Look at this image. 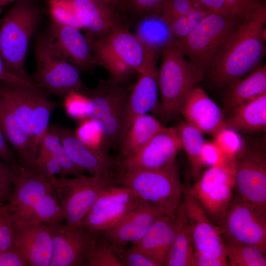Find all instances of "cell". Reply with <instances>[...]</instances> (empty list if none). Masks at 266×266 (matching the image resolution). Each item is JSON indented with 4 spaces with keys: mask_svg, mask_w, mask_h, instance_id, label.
Segmentation results:
<instances>
[{
    "mask_svg": "<svg viewBox=\"0 0 266 266\" xmlns=\"http://www.w3.org/2000/svg\"><path fill=\"white\" fill-rule=\"evenodd\" d=\"M266 3L260 4L243 20L231 42L209 71L220 87L241 78L261 66L266 54Z\"/></svg>",
    "mask_w": 266,
    "mask_h": 266,
    "instance_id": "obj_1",
    "label": "cell"
},
{
    "mask_svg": "<svg viewBox=\"0 0 266 266\" xmlns=\"http://www.w3.org/2000/svg\"><path fill=\"white\" fill-rule=\"evenodd\" d=\"M7 204L14 220L45 224L65 222L51 181L33 167L20 164L14 166L13 192Z\"/></svg>",
    "mask_w": 266,
    "mask_h": 266,
    "instance_id": "obj_2",
    "label": "cell"
},
{
    "mask_svg": "<svg viewBox=\"0 0 266 266\" xmlns=\"http://www.w3.org/2000/svg\"><path fill=\"white\" fill-rule=\"evenodd\" d=\"M42 11L41 0L17 1L1 18L0 26V54L6 68L31 83L25 63L30 42L41 21Z\"/></svg>",
    "mask_w": 266,
    "mask_h": 266,
    "instance_id": "obj_3",
    "label": "cell"
},
{
    "mask_svg": "<svg viewBox=\"0 0 266 266\" xmlns=\"http://www.w3.org/2000/svg\"><path fill=\"white\" fill-rule=\"evenodd\" d=\"M245 18L210 12L188 35L176 39V44L202 78L228 47Z\"/></svg>",
    "mask_w": 266,
    "mask_h": 266,
    "instance_id": "obj_4",
    "label": "cell"
},
{
    "mask_svg": "<svg viewBox=\"0 0 266 266\" xmlns=\"http://www.w3.org/2000/svg\"><path fill=\"white\" fill-rule=\"evenodd\" d=\"M117 181L165 215L174 214L183 202L184 186L176 161L159 169L121 171Z\"/></svg>",
    "mask_w": 266,
    "mask_h": 266,
    "instance_id": "obj_5",
    "label": "cell"
},
{
    "mask_svg": "<svg viewBox=\"0 0 266 266\" xmlns=\"http://www.w3.org/2000/svg\"><path fill=\"white\" fill-rule=\"evenodd\" d=\"M158 70V82L163 118L170 120L179 113L183 100L202 77L195 66L186 58L175 42L163 48Z\"/></svg>",
    "mask_w": 266,
    "mask_h": 266,
    "instance_id": "obj_6",
    "label": "cell"
},
{
    "mask_svg": "<svg viewBox=\"0 0 266 266\" xmlns=\"http://www.w3.org/2000/svg\"><path fill=\"white\" fill-rule=\"evenodd\" d=\"M131 90L109 79L100 80L95 88L84 93L89 100L88 119L95 123L102 136L101 150L120 143Z\"/></svg>",
    "mask_w": 266,
    "mask_h": 266,
    "instance_id": "obj_7",
    "label": "cell"
},
{
    "mask_svg": "<svg viewBox=\"0 0 266 266\" xmlns=\"http://www.w3.org/2000/svg\"><path fill=\"white\" fill-rule=\"evenodd\" d=\"M34 51L36 66L30 76L34 85L63 99L72 91L86 92L88 88L79 70L53 47L44 33L36 35Z\"/></svg>",
    "mask_w": 266,
    "mask_h": 266,
    "instance_id": "obj_8",
    "label": "cell"
},
{
    "mask_svg": "<svg viewBox=\"0 0 266 266\" xmlns=\"http://www.w3.org/2000/svg\"><path fill=\"white\" fill-rule=\"evenodd\" d=\"M49 179L63 210L64 222L72 227L81 226L104 190L111 186L119 185L116 174L91 176L83 174L73 178L53 177Z\"/></svg>",
    "mask_w": 266,
    "mask_h": 266,
    "instance_id": "obj_9",
    "label": "cell"
},
{
    "mask_svg": "<svg viewBox=\"0 0 266 266\" xmlns=\"http://www.w3.org/2000/svg\"><path fill=\"white\" fill-rule=\"evenodd\" d=\"M0 96L37 142L49 126L52 112L60 105L33 84L1 82Z\"/></svg>",
    "mask_w": 266,
    "mask_h": 266,
    "instance_id": "obj_10",
    "label": "cell"
},
{
    "mask_svg": "<svg viewBox=\"0 0 266 266\" xmlns=\"http://www.w3.org/2000/svg\"><path fill=\"white\" fill-rule=\"evenodd\" d=\"M234 158L208 167L189 188L190 194L213 224L221 223L235 190Z\"/></svg>",
    "mask_w": 266,
    "mask_h": 266,
    "instance_id": "obj_11",
    "label": "cell"
},
{
    "mask_svg": "<svg viewBox=\"0 0 266 266\" xmlns=\"http://www.w3.org/2000/svg\"><path fill=\"white\" fill-rule=\"evenodd\" d=\"M218 227L224 243L253 245L266 252V215L236 192Z\"/></svg>",
    "mask_w": 266,
    "mask_h": 266,
    "instance_id": "obj_12",
    "label": "cell"
},
{
    "mask_svg": "<svg viewBox=\"0 0 266 266\" xmlns=\"http://www.w3.org/2000/svg\"><path fill=\"white\" fill-rule=\"evenodd\" d=\"M236 193L266 215V154L257 147H244L234 158Z\"/></svg>",
    "mask_w": 266,
    "mask_h": 266,
    "instance_id": "obj_13",
    "label": "cell"
},
{
    "mask_svg": "<svg viewBox=\"0 0 266 266\" xmlns=\"http://www.w3.org/2000/svg\"><path fill=\"white\" fill-rule=\"evenodd\" d=\"M182 148L177 127H164L140 150L120 161L121 171L155 170L174 162Z\"/></svg>",
    "mask_w": 266,
    "mask_h": 266,
    "instance_id": "obj_14",
    "label": "cell"
},
{
    "mask_svg": "<svg viewBox=\"0 0 266 266\" xmlns=\"http://www.w3.org/2000/svg\"><path fill=\"white\" fill-rule=\"evenodd\" d=\"M52 239L49 266H87L88 255L95 235L81 226L63 222L47 224Z\"/></svg>",
    "mask_w": 266,
    "mask_h": 266,
    "instance_id": "obj_15",
    "label": "cell"
},
{
    "mask_svg": "<svg viewBox=\"0 0 266 266\" xmlns=\"http://www.w3.org/2000/svg\"><path fill=\"white\" fill-rule=\"evenodd\" d=\"M58 134L64 148L75 165L83 172L93 176L118 174L120 162L108 153L91 147L80 139L72 130L51 125Z\"/></svg>",
    "mask_w": 266,
    "mask_h": 266,
    "instance_id": "obj_16",
    "label": "cell"
},
{
    "mask_svg": "<svg viewBox=\"0 0 266 266\" xmlns=\"http://www.w3.org/2000/svg\"><path fill=\"white\" fill-rule=\"evenodd\" d=\"M183 203L195 252L212 255L228 261L225 243L219 227L210 220L189 192L188 187L184 186Z\"/></svg>",
    "mask_w": 266,
    "mask_h": 266,
    "instance_id": "obj_17",
    "label": "cell"
},
{
    "mask_svg": "<svg viewBox=\"0 0 266 266\" xmlns=\"http://www.w3.org/2000/svg\"><path fill=\"white\" fill-rule=\"evenodd\" d=\"M86 34L100 39L123 25L122 8L106 0H68Z\"/></svg>",
    "mask_w": 266,
    "mask_h": 266,
    "instance_id": "obj_18",
    "label": "cell"
},
{
    "mask_svg": "<svg viewBox=\"0 0 266 266\" xmlns=\"http://www.w3.org/2000/svg\"><path fill=\"white\" fill-rule=\"evenodd\" d=\"M12 222L13 245L25 257L29 266H49L52 239L48 225L13 219Z\"/></svg>",
    "mask_w": 266,
    "mask_h": 266,
    "instance_id": "obj_19",
    "label": "cell"
},
{
    "mask_svg": "<svg viewBox=\"0 0 266 266\" xmlns=\"http://www.w3.org/2000/svg\"><path fill=\"white\" fill-rule=\"evenodd\" d=\"M44 33L53 47L79 72H90L98 65L85 36L78 29L51 20Z\"/></svg>",
    "mask_w": 266,
    "mask_h": 266,
    "instance_id": "obj_20",
    "label": "cell"
},
{
    "mask_svg": "<svg viewBox=\"0 0 266 266\" xmlns=\"http://www.w3.org/2000/svg\"><path fill=\"white\" fill-rule=\"evenodd\" d=\"M186 211L182 202L173 215H163L150 227L142 238L132 246L157 266H165L167 254L174 240Z\"/></svg>",
    "mask_w": 266,
    "mask_h": 266,
    "instance_id": "obj_21",
    "label": "cell"
},
{
    "mask_svg": "<svg viewBox=\"0 0 266 266\" xmlns=\"http://www.w3.org/2000/svg\"><path fill=\"white\" fill-rule=\"evenodd\" d=\"M163 215L158 209L144 202L98 234L117 251L128 243L138 242L152 224Z\"/></svg>",
    "mask_w": 266,
    "mask_h": 266,
    "instance_id": "obj_22",
    "label": "cell"
},
{
    "mask_svg": "<svg viewBox=\"0 0 266 266\" xmlns=\"http://www.w3.org/2000/svg\"><path fill=\"white\" fill-rule=\"evenodd\" d=\"M95 39L134 73L138 74L156 63L159 54L148 49L134 33L125 27L117 28L104 37Z\"/></svg>",
    "mask_w": 266,
    "mask_h": 266,
    "instance_id": "obj_23",
    "label": "cell"
},
{
    "mask_svg": "<svg viewBox=\"0 0 266 266\" xmlns=\"http://www.w3.org/2000/svg\"><path fill=\"white\" fill-rule=\"evenodd\" d=\"M186 122L202 133L214 135L226 127L222 110L198 85L188 94L179 109Z\"/></svg>",
    "mask_w": 266,
    "mask_h": 266,
    "instance_id": "obj_24",
    "label": "cell"
},
{
    "mask_svg": "<svg viewBox=\"0 0 266 266\" xmlns=\"http://www.w3.org/2000/svg\"><path fill=\"white\" fill-rule=\"evenodd\" d=\"M0 128L15 151L19 163L25 167H33L38 154L39 144L0 96Z\"/></svg>",
    "mask_w": 266,
    "mask_h": 266,
    "instance_id": "obj_25",
    "label": "cell"
},
{
    "mask_svg": "<svg viewBox=\"0 0 266 266\" xmlns=\"http://www.w3.org/2000/svg\"><path fill=\"white\" fill-rule=\"evenodd\" d=\"M158 90V69L155 63L139 74L138 80L131 91L120 142L136 118L157 107Z\"/></svg>",
    "mask_w": 266,
    "mask_h": 266,
    "instance_id": "obj_26",
    "label": "cell"
},
{
    "mask_svg": "<svg viewBox=\"0 0 266 266\" xmlns=\"http://www.w3.org/2000/svg\"><path fill=\"white\" fill-rule=\"evenodd\" d=\"M224 95L222 110L225 118L240 104L266 93V66L232 81Z\"/></svg>",
    "mask_w": 266,
    "mask_h": 266,
    "instance_id": "obj_27",
    "label": "cell"
},
{
    "mask_svg": "<svg viewBox=\"0 0 266 266\" xmlns=\"http://www.w3.org/2000/svg\"><path fill=\"white\" fill-rule=\"evenodd\" d=\"M139 17L134 33L148 49L161 53L163 48L175 42L170 24L161 11Z\"/></svg>",
    "mask_w": 266,
    "mask_h": 266,
    "instance_id": "obj_28",
    "label": "cell"
},
{
    "mask_svg": "<svg viewBox=\"0 0 266 266\" xmlns=\"http://www.w3.org/2000/svg\"><path fill=\"white\" fill-rule=\"evenodd\" d=\"M225 127L247 133L266 130V93L237 107L225 119Z\"/></svg>",
    "mask_w": 266,
    "mask_h": 266,
    "instance_id": "obj_29",
    "label": "cell"
},
{
    "mask_svg": "<svg viewBox=\"0 0 266 266\" xmlns=\"http://www.w3.org/2000/svg\"><path fill=\"white\" fill-rule=\"evenodd\" d=\"M165 126L147 113L136 118L120 142L121 161L138 151Z\"/></svg>",
    "mask_w": 266,
    "mask_h": 266,
    "instance_id": "obj_30",
    "label": "cell"
},
{
    "mask_svg": "<svg viewBox=\"0 0 266 266\" xmlns=\"http://www.w3.org/2000/svg\"><path fill=\"white\" fill-rule=\"evenodd\" d=\"M144 202L138 198L128 202L109 206L94 213H89L81 226L91 233L97 235L108 229L128 213Z\"/></svg>",
    "mask_w": 266,
    "mask_h": 266,
    "instance_id": "obj_31",
    "label": "cell"
},
{
    "mask_svg": "<svg viewBox=\"0 0 266 266\" xmlns=\"http://www.w3.org/2000/svg\"><path fill=\"white\" fill-rule=\"evenodd\" d=\"M165 266H196L193 241L186 212L167 254Z\"/></svg>",
    "mask_w": 266,
    "mask_h": 266,
    "instance_id": "obj_32",
    "label": "cell"
},
{
    "mask_svg": "<svg viewBox=\"0 0 266 266\" xmlns=\"http://www.w3.org/2000/svg\"><path fill=\"white\" fill-rule=\"evenodd\" d=\"M180 136L182 148L186 153L193 181L200 177L203 166L200 155L205 141L202 133L186 121L181 122L176 127Z\"/></svg>",
    "mask_w": 266,
    "mask_h": 266,
    "instance_id": "obj_33",
    "label": "cell"
},
{
    "mask_svg": "<svg viewBox=\"0 0 266 266\" xmlns=\"http://www.w3.org/2000/svg\"><path fill=\"white\" fill-rule=\"evenodd\" d=\"M225 245L228 266H266V252L258 247L235 242H226Z\"/></svg>",
    "mask_w": 266,
    "mask_h": 266,
    "instance_id": "obj_34",
    "label": "cell"
},
{
    "mask_svg": "<svg viewBox=\"0 0 266 266\" xmlns=\"http://www.w3.org/2000/svg\"><path fill=\"white\" fill-rule=\"evenodd\" d=\"M208 11L245 18L265 0H197Z\"/></svg>",
    "mask_w": 266,
    "mask_h": 266,
    "instance_id": "obj_35",
    "label": "cell"
},
{
    "mask_svg": "<svg viewBox=\"0 0 266 266\" xmlns=\"http://www.w3.org/2000/svg\"><path fill=\"white\" fill-rule=\"evenodd\" d=\"M87 266H125L115 249L99 234L89 251Z\"/></svg>",
    "mask_w": 266,
    "mask_h": 266,
    "instance_id": "obj_36",
    "label": "cell"
},
{
    "mask_svg": "<svg viewBox=\"0 0 266 266\" xmlns=\"http://www.w3.org/2000/svg\"><path fill=\"white\" fill-rule=\"evenodd\" d=\"M138 198L134 191L130 188L121 185L111 186L101 193L88 213L96 212L109 206Z\"/></svg>",
    "mask_w": 266,
    "mask_h": 266,
    "instance_id": "obj_37",
    "label": "cell"
},
{
    "mask_svg": "<svg viewBox=\"0 0 266 266\" xmlns=\"http://www.w3.org/2000/svg\"><path fill=\"white\" fill-rule=\"evenodd\" d=\"M51 20L63 25L82 29L68 0H46Z\"/></svg>",
    "mask_w": 266,
    "mask_h": 266,
    "instance_id": "obj_38",
    "label": "cell"
},
{
    "mask_svg": "<svg viewBox=\"0 0 266 266\" xmlns=\"http://www.w3.org/2000/svg\"><path fill=\"white\" fill-rule=\"evenodd\" d=\"M209 12L204 8L198 9L171 21L169 23L170 27L175 38H182L188 35Z\"/></svg>",
    "mask_w": 266,
    "mask_h": 266,
    "instance_id": "obj_39",
    "label": "cell"
},
{
    "mask_svg": "<svg viewBox=\"0 0 266 266\" xmlns=\"http://www.w3.org/2000/svg\"><path fill=\"white\" fill-rule=\"evenodd\" d=\"M214 136L213 141L226 157H235L244 146L242 138L233 129L225 127Z\"/></svg>",
    "mask_w": 266,
    "mask_h": 266,
    "instance_id": "obj_40",
    "label": "cell"
},
{
    "mask_svg": "<svg viewBox=\"0 0 266 266\" xmlns=\"http://www.w3.org/2000/svg\"><path fill=\"white\" fill-rule=\"evenodd\" d=\"M63 100L65 109L68 116L80 122L88 119L90 102L86 95L72 91Z\"/></svg>",
    "mask_w": 266,
    "mask_h": 266,
    "instance_id": "obj_41",
    "label": "cell"
},
{
    "mask_svg": "<svg viewBox=\"0 0 266 266\" xmlns=\"http://www.w3.org/2000/svg\"><path fill=\"white\" fill-rule=\"evenodd\" d=\"M44 152L58 159L62 167L63 175L76 176L84 174V172L80 170L72 161L60 138L50 140L45 146Z\"/></svg>",
    "mask_w": 266,
    "mask_h": 266,
    "instance_id": "obj_42",
    "label": "cell"
},
{
    "mask_svg": "<svg viewBox=\"0 0 266 266\" xmlns=\"http://www.w3.org/2000/svg\"><path fill=\"white\" fill-rule=\"evenodd\" d=\"M203 8L205 9L197 0H166L161 12L169 23L192 11Z\"/></svg>",
    "mask_w": 266,
    "mask_h": 266,
    "instance_id": "obj_43",
    "label": "cell"
},
{
    "mask_svg": "<svg viewBox=\"0 0 266 266\" xmlns=\"http://www.w3.org/2000/svg\"><path fill=\"white\" fill-rule=\"evenodd\" d=\"M75 133L77 137L87 145L101 150V132L97 124L91 120L87 119L81 122Z\"/></svg>",
    "mask_w": 266,
    "mask_h": 266,
    "instance_id": "obj_44",
    "label": "cell"
},
{
    "mask_svg": "<svg viewBox=\"0 0 266 266\" xmlns=\"http://www.w3.org/2000/svg\"><path fill=\"white\" fill-rule=\"evenodd\" d=\"M13 225L8 205L0 206V252L13 245Z\"/></svg>",
    "mask_w": 266,
    "mask_h": 266,
    "instance_id": "obj_45",
    "label": "cell"
},
{
    "mask_svg": "<svg viewBox=\"0 0 266 266\" xmlns=\"http://www.w3.org/2000/svg\"><path fill=\"white\" fill-rule=\"evenodd\" d=\"M49 179L57 175H63V170L60 162L55 156L38 151L37 156L33 166Z\"/></svg>",
    "mask_w": 266,
    "mask_h": 266,
    "instance_id": "obj_46",
    "label": "cell"
},
{
    "mask_svg": "<svg viewBox=\"0 0 266 266\" xmlns=\"http://www.w3.org/2000/svg\"><path fill=\"white\" fill-rule=\"evenodd\" d=\"M14 166L0 159V206L6 204L13 192Z\"/></svg>",
    "mask_w": 266,
    "mask_h": 266,
    "instance_id": "obj_47",
    "label": "cell"
},
{
    "mask_svg": "<svg viewBox=\"0 0 266 266\" xmlns=\"http://www.w3.org/2000/svg\"><path fill=\"white\" fill-rule=\"evenodd\" d=\"M227 158L214 141L204 142L200 155L203 167L221 165Z\"/></svg>",
    "mask_w": 266,
    "mask_h": 266,
    "instance_id": "obj_48",
    "label": "cell"
},
{
    "mask_svg": "<svg viewBox=\"0 0 266 266\" xmlns=\"http://www.w3.org/2000/svg\"><path fill=\"white\" fill-rule=\"evenodd\" d=\"M125 266H157L144 254L133 246L116 251Z\"/></svg>",
    "mask_w": 266,
    "mask_h": 266,
    "instance_id": "obj_49",
    "label": "cell"
},
{
    "mask_svg": "<svg viewBox=\"0 0 266 266\" xmlns=\"http://www.w3.org/2000/svg\"><path fill=\"white\" fill-rule=\"evenodd\" d=\"M166 0H126L125 9L128 8L140 17L150 13L160 11Z\"/></svg>",
    "mask_w": 266,
    "mask_h": 266,
    "instance_id": "obj_50",
    "label": "cell"
},
{
    "mask_svg": "<svg viewBox=\"0 0 266 266\" xmlns=\"http://www.w3.org/2000/svg\"><path fill=\"white\" fill-rule=\"evenodd\" d=\"M0 266H29V265L24 255L13 245L0 252Z\"/></svg>",
    "mask_w": 266,
    "mask_h": 266,
    "instance_id": "obj_51",
    "label": "cell"
},
{
    "mask_svg": "<svg viewBox=\"0 0 266 266\" xmlns=\"http://www.w3.org/2000/svg\"><path fill=\"white\" fill-rule=\"evenodd\" d=\"M0 159L8 164L15 166L19 164L17 156L11 149L0 128Z\"/></svg>",
    "mask_w": 266,
    "mask_h": 266,
    "instance_id": "obj_52",
    "label": "cell"
},
{
    "mask_svg": "<svg viewBox=\"0 0 266 266\" xmlns=\"http://www.w3.org/2000/svg\"><path fill=\"white\" fill-rule=\"evenodd\" d=\"M196 266H227L228 261L212 255L195 252Z\"/></svg>",
    "mask_w": 266,
    "mask_h": 266,
    "instance_id": "obj_53",
    "label": "cell"
},
{
    "mask_svg": "<svg viewBox=\"0 0 266 266\" xmlns=\"http://www.w3.org/2000/svg\"><path fill=\"white\" fill-rule=\"evenodd\" d=\"M1 22V18L0 19V26ZM0 82L8 83H17L24 84H33L27 82L15 76L6 68L0 54Z\"/></svg>",
    "mask_w": 266,
    "mask_h": 266,
    "instance_id": "obj_54",
    "label": "cell"
},
{
    "mask_svg": "<svg viewBox=\"0 0 266 266\" xmlns=\"http://www.w3.org/2000/svg\"><path fill=\"white\" fill-rule=\"evenodd\" d=\"M18 0H0V13L4 7Z\"/></svg>",
    "mask_w": 266,
    "mask_h": 266,
    "instance_id": "obj_55",
    "label": "cell"
},
{
    "mask_svg": "<svg viewBox=\"0 0 266 266\" xmlns=\"http://www.w3.org/2000/svg\"><path fill=\"white\" fill-rule=\"evenodd\" d=\"M106 0L112 4H114L115 5H116L121 7L122 8V9H123V7H122V0Z\"/></svg>",
    "mask_w": 266,
    "mask_h": 266,
    "instance_id": "obj_56",
    "label": "cell"
},
{
    "mask_svg": "<svg viewBox=\"0 0 266 266\" xmlns=\"http://www.w3.org/2000/svg\"><path fill=\"white\" fill-rule=\"evenodd\" d=\"M125 1H126V0H122V3L123 6H124L125 4Z\"/></svg>",
    "mask_w": 266,
    "mask_h": 266,
    "instance_id": "obj_57",
    "label": "cell"
}]
</instances>
